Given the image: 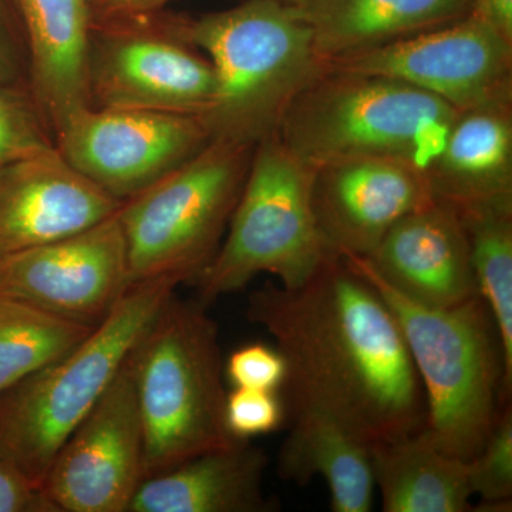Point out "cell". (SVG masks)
Masks as SVG:
<instances>
[{
  "mask_svg": "<svg viewBox=\"0 0 512 512\" xmlns=\"http://www.w3.org/2000/svg\"><path fill=\"white\" fill-rule=\"evenodd\" d=\"M247 318L284 356L288 412L322 414L369 446L426 426L423 386L399 322L342 256L330 255L298 288L269 281L249 293Z\"/></svg>",
  "mask_w": 512,
  "mask_h": 512,
  "instance_id": "cell-1",
  "label": "cell"
},
{
  "mask_svg": "<svg viewBox=\"0 0 512 512\" xmlns=\"http://www.w3.org/2000/svg\"><path fill=\"white\" fill-rule=\"evenodd\" d=\"M460 111L399 80L326 67L289 106L276 136L312 168L393 157L426 173Z\"/></svg>",
  "mask_w": 512,
  "mask_h": 512,
  "instance_id": "cell-6",
  "label": "cell"
},
{
  "mask_svg": "<svg viewBox=\"0 0 512 512\" xmlns=\"http://www.w3.org/2000/svg\"><path fill=\"white\" fill-rule=\"evenodd\" d=\"M55 146L29 90L0 83V167Z\"/></svg>",
  "mask_w": 512,
  "mask_h": 512,
  "instance_id": "cell-25",
  "label": "cell"
},
{
  "mask_svg": "<svg viewBox=\"0 0 512 512\" xmlns=\"http://www.w3.org/2000/svg\"><path fill=\"white\" fill-rule=\"evenodd\" d=\"M328 66L399 80L458 111L512 103V43L470 15Z\"/></svg>",
  "mask_w": 512,
  "mask_h": 512,
  "instance_id": "cell-12",
  "label": "cell"
},
{
  "mask_svg": "<svg viewBox=\"0 0 512 512\" xmlns=\"http://www.w3.org/2000/svg\"><path fill=\"white\" fill-rule=\"evenodd\" d=\"M93 329L0 295V393L72 352Z\"/></svg>",
  "mask_w": 512,
  "mask_h": 512,
  "instance_id": "cell-24",
  "label": "cell"
},
{
  "mask_svg": "<svg viewBox=\"0 0 512 512\" xmlns=\"http://www.w3.org/2000/svg\"><path fill=\"white\" fill-rule=\"evenodd\" d=\"M468 480L481 507H503L511 511L512 498V412L505 404L493 433L477 456L467 461Z\"/></svg>",
  "mask_w": 512,
  "mask_h": 512,
  "instance_id": "cell-26",
  "label": "cell"
},
{
  "mask_svg": "<svg viewBox=\"0 0 512 512\" xmlns=\"http://www.w3.org/2000/svg\"><path fill=\"white\" fill-rule=\"evenodd\" d=\"M28 56V89L53 138L90 107L89 0H12Z\"/></svg>",
  "mask_w": 512,
  "mask_h": 512,
  "instance_id": "cell-17",
  "label": "cell"
},
{
  "mask_svg": "<svg viewBox=\"0 0 512 512\" xmlns=\"http://www.w3.org/2000/svg\"><path fill=\"white\" fill-rule=\"evenodd\" d=\"M0 83L28 89L25 39L12 0H0Z\"/></svg>",
  "mask_w": 512,
  "mask_h": 512,
  "instance_id": "cell-29",
  "label": "cell"
},
{
  "mask_svg": "<svg viewBox=\"0 0 512 512\" xmlns=\"http://www.w3.org/2000/svg\"><path fill=\"white\" fill-rule=\"evenodd\" d=\"M0 512H57L42 485L0 454Z\"/></svg>",
  "mask_w": 512,
  "mask_h": 512,
  "instance_id": "cell-30",
  "label": "cell"
},
{
  "mask_svg": "<svg viewBox=\"0 0 512 512\" xmlns=\"http://www.w3.org/2000/svg\"><path fill=\"white\" fill-rule=\"evenodd\" d=\"M177 286L168 279L131 285L72 352L0 393V454L42 485L57 451L99 402Z\"/></svg>",
  "mask_w": 512,
  "mask_h": 512,
  "instance_id": "cell-5",
  "label": "cell"
},
{
  "mask_svg": "<svg viewBox=\"0 0 512 512\" xmlns=\"http://www.w3.org/2000/svg\"><path fill=\"white\" fill-rule=\"evenodd\" d=\"M184 16L151 15L92 28L90 107L204 116L217 92L214 66L184 35Z\"/></svg>",
  "mask_w": 512,
  "mask_h": 512,
  "instance_id": "cell-9",
  "label": "cell"
},
{
  "mask_svg": "<svg viewBox=\"0 0 512 512\" xmlns=\"http://www.w3.org/2000/svg\"><path fill=\"white\" fill-rule=\"evenodd\" d=\"M201 116L87 107L55 136L79 173L124 202L163 180L211 143Z\"/></svg>",
  "mask_w": 512,
  "mask_h": 512,
  "instance_id": "cell-10",
  "label": "cell"
},
{
  "mask_svg": "<svg viewBox=\"0 0 512 512\" xmlns=\"http://www.w3.org/2000/svg\"><path fill=\"white\" fill-rule=\"evenodd\" d=\"M123 202L76 170L56 146L0 167V259L79 234Z\"/></svg>",
  "mask_w": 512,
  "mask_h": 512,
  "instance_id": "cell-15",
  "label": "cell"
},
{
  "mask_svg": "<svg viewBox=\"0 0 512 512\" xmlns=\"http://www.w3.org/2000/svg\"><path fill=\"white\" fill-rule=\"evenodd\" d=\"M426 175L453 207L512 200V103L460 111Z\"/></svg>",
  "mask_w": 512,
  "mask_h": 512,
  "instance_id": "cell-19",
  "label": "cell"
},
{
  "mask_svg": "<svg viewBox=\"0 0 512 512\" xmlns=\"http://www.w3.org/2000/svg\"><path fill=\"white\" fill-rule=\"evenodd\" d=\"M370 454L384 512L473 511L467 461L444 453L426 426Z\"/></svg>",
  "mask_w": 512,
  "mask_h": 512,
  "instance_id": "cell-22",
  "label": "cell"
},
{
  "mask_svg": "<svg viewBox=\"0 0 512 512\" xmlns=\"http://www.w3.org/2000/svg\"><path fill=\"white\" fill-rule=\"evenodd\" d=\"M291 416L276 460L278 476L301 487L323 477L332 511H372L376 484L369 444L322 414L302 410Z\"/></svg>",
  "mask_w": 512,
  "mask_h": 512,
  "instance_id": "cell-21",
  "label": "cell"
},
{
  "mask_svg": "<svg viewBox=\"0 0 512 512\" xmlns=\"http://www.w3.org/2000/svg\"><path fill=\"white\" fill-rule=\"evenodd\" d=\"M131 285L119 211L79 234L0 259V295L90 326Z\"/></svg>",
  "mask_w": 512,
  "mask_h": 512,
  "instance_id": "cell-13",
  "label": "cell"
},
{
  "mask_svg": "<svg viewBox=\"0 0 512 512\" xmlns=\"http://www.w3.org/2000/svg\"><path fill=\"white\" fill-rule=\"evenodd\" d=\"M406 298L451 308L481 296L466 229L453 205L434 200L406 215L362 258Z\"/></svg>",
  "mask_w": 512,
  "mask_h": 512,
  "instance_id": "cell-16",
  "label": "cell"
},
{
  "mask_svg": "<svg viewBox=\"0 0 512 512\" xmlns=\"http://www.w3.org/2000/svg\"><path fill=\"white\" fill-rule=\"evenodd\" d=\"M269 457L249 440L208 451L141 483L128 512H271Z\"/></svg>",
  "mask_w": 512,
  "mask_h": 512,
  "instance_id": "cell-18",
  "label": "cell"
},
{
  "mask_svg": "<svg viewBox=\"0 0 512 512\" xmlns=\"http://www.w3.org/2000/svg\"><path fill=\"white\" fill-rule=\"evenodd\" d=\"M471 0H308L295 6L323 60L367 52L466 18Z\"/></svg>",
  "mask_w": 512,
  "mask_h": 512,
  "instance_id": "cell-20",
  "label": "cell"
},
{
  "mask_svg": "<svg viewBox=\"0 0 512 512\" xmlns=\"http://www.w3.org/2000/svg\"><path fill=\"white\" fill-rule=\"evenodd\" d=\"M255 147L211 140L201 153L119 210L131 284L200 279L217 255Z\"/></svg>",
  "mask_w": 512,
  "mask_h": 512,
  "instance_id": "cell-7",
  "label": "cell"
},
{
  "mask_svg": "<svg viewBox=\"0 0 512 512\" xmlns=\"http://www.w3.org/2000/svg\"><path fill=\"white\" fill-rule=\"evenodd\" d=\"M392 309L420 377L426 429L460 460L480 453L507 403L500 335L481 296L431 308L383 282L359 256H342Z\"/></svg>",
  "mask_w": 512,
  "mask_h": 512,
  "instance_id": "cell-3",
  "label": "cell"
},
{
  "mask_svg": "<svg viewBox=\"0 0 512 512\" xmlns=\"http://www.w3.org/2000/svg\"><path fill=\"white\" fill-rule=\"evenodd\" d=\"M286 407L272 390L232 387L225 399V424L234 439L272 433L284 423Z\"/></svg>",
  "mask_w": 512,
  "mask_h": 512,
  "instance_id": "cell-27",
  "label": "cell"
},
{
  "mask_svg": "<svg viewBox=\"0 0 512 512\" xmlns=\"http://www.w3.org/2000/svg\"><path fill=\"white\" fill-rule=\"evenodd\" d=\"M183 30L217 76L214 101L201 116L212 140L255 147L276 134L289 106L328 67L308 23L279 0L184 16Z\"/></svg>",
  "mask_w": 512,
  "mask_h": 512,
  "instance_id": "cell-2",
  "label": "cell"
},
{
  "mask_svg": "<svg viewBox=\"0 0 512 512\" xmlns=\"http://www.w3.org/2000/svg\"><path fill=\"white\" fill-rule=\"evenodd\" d=\"M451 205V204H450ZM456 208L470 245L481 298L493 316L504 360L505 397L512 392V200Z\"/></svg>",
  "mask_w": 512,
  "mask_h": 512,
  "instance_id": "cell-23",
  "label": "cell"
},
{
  "mask_svg": "<svg viewBox=\"0 0 512 512\" xmlns=\"http://www.w3.org/2000/svg\"><path fill=\"white\" fill-rule=\"evenodd\" d=\"M130 359L146 437V478L238 440L225 424L220 333L207 305L174 293Z\"/></svg>",
  "mask_w": 512,
  "mask_h": 512,
  "instance_id": "cell-4",
  "label": "cell"
},
{
  "mask_svg": "<svg viewBox=\"0 0 512 512\" xmlns=\"http://www.w3.org/2000/svg\"><path fill=\"white\" fill-rule=\"evenodd\" d=\"M279 2L288 3V5L298 6L302 3L308 2V0H279Z\"/></svg>",
  "mask_w": 512,
  "mask_h": 512,
  "instance_id": "cell-33",
  "label": "cell"
},
{
  "mask_svg": "<svg viewBox=\"0 0 512 512\" xmlns=\"http://www.w3.org/2000/svg\"><path fill=\"white\" fill-rule=\"evenodd\" d=\"M468 15L512 43V0H471Z\"/></svg>",
  "mask_w": 512,
  "mask_h": 512,
  "instance_id": "cell-32",
  "label": "cell"
},
{
  "mask_svg": "<svg viewBox=\"0 0 512 512\" xmlns=\"http://www.w3.org/2000/svg\"><path fill=\"white\" fill-rule=\"evenodd\" d=\"M171 0H89L92 28L101 23L161 12Z\"/></svg>",
  "mask_w": 512,
  "mask_h": 512,
  "instance_id": "cell-31",
  "label": "cell"
},
{
  "mask_svg": "<svg viewBox=\"0 0 512 512\" xmlns=\"http://www.w3.org/2000/svg\"><path fill=\"white\" fill-rule=\"evenodd\" d=\"M144 480L146 437L128 356L57 451L42 488L57 512H128Z\"/></svg>",
  "mask_w": 512,
  "mask_h": 512,
  "instance_id": "cell-11",
  "label": "cell"
},
{
  "mask_svg": "<svg viewBox=\"0 0 512 512\" xmlns=\"http://www.w3.org/2000/svg\"><path fill=\"white\" fill-rule=\"evenodd\" d=\"M311 201L330 254L365 258L393 225L434 197L426 173L410 161L356 157L313 168Z\"/></svg>",
  "mask_w": 512,
  "mask_h": 512,
  "instance_id": "cell-14",
  "label": "cell"
},
{
  "mask_svg": "<svg viewBox=\"0 0 512 512\" xmlns=\"http://www.w3.org/2000/svg\"><path fill=\"white\" fill-rule=\"evenodd\" d=\"M224 373L232 387L278 392L284 386L286 363L278 349L251 343L229 355Z\"/></svg>",
  "mask_w": 512,
  "mask_h": 512,
  "instance_id": "cell-28",
  "label": "cell"
},
{
  "mask_svg": "<svg viewBox=\"0 0 512 512\" xmlns=\"http://www.w3.org/2000/svg\"><path fill=\"white\" fill-rule=\"evenodd\" d=\"M313 168L276 134L256 144L247 180L224 241L198 279L200 299L210 305L271 274L284 288H298L329 258L313 215Z\"/></svg>",
  "mask_w": 512,
  "mask_h": 512,
  "instance_id": "cell-8",
  "label": "cell"
}]
</instances>
